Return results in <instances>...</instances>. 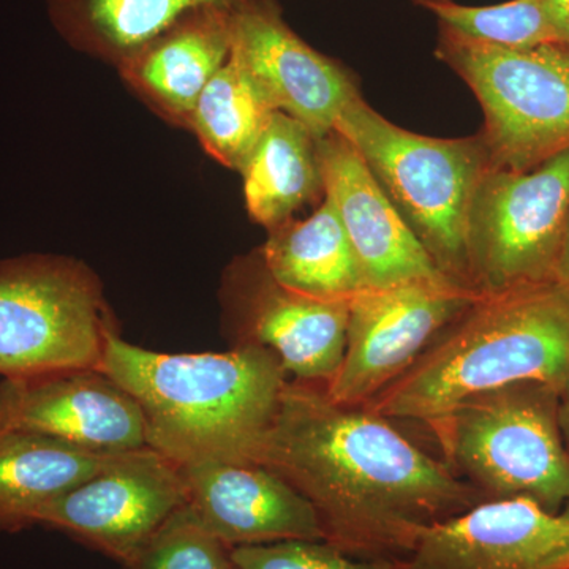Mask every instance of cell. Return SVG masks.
I'll use <instances>...</instances> for the list:
<instances>
[{"label":"cell","instance_id":"cell-3","mask_svg":"<svg viewBox=\"0 0 569 569\" xmlns=\"http://www.w3.org/2000/svg\"><path fill=\"white\" fill-rule=\"evenodd\" d=\"M569 295L557 283L481 295L417 361L366 403L387 419L429 422L473 397L520 381L563 389Z\"/></svg>","mask_w":569,"mask_h":569},{"label":"cell","instance_id":"cell-17","mask_svg":"<svg viewBox=\"0 0 569 569\" xmlns=\"http://www.w3.org/2000/svg\"><path fill=\"white\" fill-rule=\"evenodd\" d=\"M238 11L216 6L189 11L116 70L160 118L189 130L201 92L231 58Z\"/></svg>","mask_w":569,"mask_h":569},{"label":"cell","instance_id":"cell-15","mask_svg":"<svg viewBox=\"0 0 569 569\" xmlns=\"http://www.w3.org/2000/svg\"><path fill=\"white\" fill-rule=\"evenodd\" d=\"M317 149L325 197L343 224L366 290L410 282H449L355 146L335 130L317 138Z\"/></svg>","mask_w":569,"mask_h":569},{"label":"cell","instance_id":"cell-25","mask_svg":"<svg viewBox=\"0 0 569 569\" xmlns=\"http://www.w3.org/2000/svg\"><path fill=\"white\" fill-rule=\"evenodd\" d=\"M238 569H407L403 560L353 559L328 541L283 539L230 548Z\"/></svg>","mask_w":569,"mask_h":569},{"label":"cell","instance_id":"cell-28","mask_svg":"<svg viewBox=\"0 0 569 569\" xmlns=\"http://www.w3.org/2000/svg\"><path fill=\"white\" fill-rule=\"evenodd\" d=\"M559 421L565 447L569 455V373L560 395Z\"/></svg>","mask_w":569,"mask_h":569},{"label":"cell","instance_id":"cell-21","mask_svg":"<svg viewBox=\"0 0 569 569\" xmlns=\"http://www.w3.org/2000/svg\"><path fill=\"white\" fill-rule=\"evenodd\" d=\"M239 173L247 212L268 231L325 198L317 137L282 111L272 112Z\"/></svg>","mask_w":569,"mask_h":569},{"label":"cell","instance_id":"cell-29","mask_svg":"<svg viewBox=\"0 0 569 569\" xmlns=\"http://www.w3.org/2000/svg\"><path fill=\"white\" fill-rule=\"evenodd\" d=\"M417 2L421 3V2H425V0H417Z\"/></svg>","mask_w":569,"mask_h":569},{"label":"cell","instance_id":"cell-26","mask_svg":"<svg viewBox=\"0 0 569 569\" xmlns=\"http://www.w3.org/2000/svg\"><path fill=\"white\" fill-rule=\"evenodd\" d=\"M557 43L569 48V0H541Z\"/></svg>","mask_w":569,"mask_h":569},{"label":"cell","instance_id":"cell-24","mask_svg":"<svg viewBox=\"0 0 569 569\" xmlns=\"http://www.w3.org/2000/svg\"><path fill=\"white\" fill-rule=\"evenodd\" d=\"M230 548L204 529L189 505L160 527L126 569H231Z\"/></svg>","mask_w":569,"mask_h":569},{"label":"cell","instance_id":"cell-5","mask_svg":"<svg viewBox=\"0 0 569 569\" xmlns=\"http://www.w3.org/2000/svg\"><path fill=\"white\" fill-rule=\"evenodd\" d=\"M561 388L520 381L473 397L426 422L443 462L486 500L523 497L549 512L569 503Z\"/></svg>","mask_w":569,"mask_h":569},{"label":"cell","instance_id":"cell-8","mask_svg":"<svg viewBox=\"0 0 569 569\" xmlns=\"http://www.w3.org/2000/svg\"><path fill=\"white\" fill-rule=\"evenodd\" d=\"M569 217V151L527 171L490 168L468 219L471 290L556 283Z\"/></svg>","mask_w":569,"mask_h":569},{"label":"cell","instance_id":"cell-18","mask_svg":"<svg viewBox=\"0 0 569 569\" xmlns=\"http://www.w3.org/2000/svg\"><path fill=\"white\" fill-rule=\"evenodd\" d=\"M114 455L28 430H0V533L37 526L41 508L102 470Z\"/></svg>","mask_w":569,"mask_h":569},{"label":"cell","instance_id":"cell-13","mask_svg":"<svg viewBox=\"0 0 569 569\" xmlns=\"http://www.w3.org/2000/svg\"><path fill=\"white\" fill-rule=\"evenodd\" d=\"M407 569H569V503L549 512L530 498H497L432 523Z\"/></svg>","mask_w":569,"mask_h":569},{"label":"cell","instance_id":"cell-6","mask_svg":"<svg viewBox=\"0 0 569 569\" xmlns=\"http://www.w3.org/2000/svg\"><path fill=\"white\" fill-rule=\"evenodd\" d=\"M436 54L477 96L492 168L527 171L569 151L568 47L508 50L440 26Z\"/></svg>","mask_w":569,"mask_h":569},{"label":"cell","instance_id":"cell-11","mask_svg":"<svg viewBox=\"0 0 569 569\" xmlns=\"http://www.w3.org/2000/svg\"><path fill=\"white\" fill-rule=\"evenodd\" d=\"M186 503L178 463L144 447L116 452L102 470L41 508L36 523L127 565Z\"/></svg>","mask_w":569,"mask_h":569},{"label":"cell","instance_id":"cell-22","mask_svg":"<svg viewBox=\"0 0 569 569\" xmlns=\"http://www.w3.org/2000/svg\"><path fill=\"white\" fill-rule=\"evenodd\" d=\"M272 112L257 82L231 52L194 104L189 130L213 160L239 171Z\"/></svg>","mask_w":569,"mask_h":569},{"label":"cell","instance_id":"cell-4","mask_svg":"<svg viewBox=\"0 0 569 569\" xmlns=\"http://www.w3.org/2000/svg\"><path fill=\"white\" fill-rule=\"evenodd\" d=\"M336 130L355 146L441 276L473 291L468 219L479 182L492 168L481 134L433 138L410 132L373 110L361 93Z\"/></svg>","mask_w":569,"mask_h":569},{"label":"cell","instance_id":"cell-7","mask_svg":"<svg viewBox=\"0 0 569 569\" xmlns=\"http://www.w3.org/2000/svg\"><path fill=\"white\" fill-rule=\"evenodd\" d=\"M118 329L100 277L77 258L29 253L0 261V376L99 369Z\"/></svg>","mask_w":569,"mask_h":569},{"label":"cell","instance_id":"cell-20","mask_svg":"<svg viewBox=\"0 0 569 569\" xmlns=\"http://www.w3.org/2000/svg\"><path fill=\"white\" fill-rule=\"evenodd\" d=\"M258 252L277 282L310 298L350 301L366 290L343 224L326 197L307 219L293 217L269 230Z\"/></svg>","mask_w":569,"mask_h":569},{"label":"cell","instance_id":"cell-2","mask_svg":"<svg viewBox=\"0 0 569 569\" xmlns=\"http://www.w3.org/2000/svg\"><path fill=\"white\" fill-rule=\"evenodd\" d=\"M99 369L141 407L148 447L178 466L252 462L288 381L263 347L159 353L127 342L119 329L108 332Z\"/></svg>","mask_w":569,"mask_h":569},{"label":"cell","instance_id":"cell-27","mask_svg":"<svg viewBox=\"0 0 569 569\" xmlns=\"http://www.w3.org/2000/svg\"><path fill=\"white\" fill-rule=\"evenodd\" d=\"M556 283L569 295V217L556 268Z\"/></svg>","mask_w":569,"mask_h":569},{"label":"cell","instance_id":"cell-12","mask_svg":"<svg viewBox=\"0 0 569 569\" xmlns=\"http://www.w3.org/2000/svg\"><path fill=\"white\" fill-rule=\"evenodd\" d=\"M28 430L96 452L148 447L141 407L100 369L0 381V430Z\"/></svg>","mask_w":569,"mask_h":569},{"label":"cell","instance_id":"cell-16","mask_svg":"<svg viewBox=\"0 0 569 569\" xmlns=\"http://www.w3.org/2000/svg\"><path fill=\"white\" fill-rule=\"evenodd\" d=\"M179 467L187 505L227 548L283 539L325 541L316 508L260 463L197 460Z\"/></svg>","mask_w":569,"mask_h":569},{"label":"cell","instance_id":"cell-30","mask_svg":"<svg viewBox=\"0 0 569 569\" xmlns=\"http://www.w3.org/2000/svg\"><path fill=\"white\" fill-rule=\"evenodd\" d=\"M231 569H238V568H236L234 565H233V567H231Z\"/></svg>","mask_w":569,"mask_h":569},{"label":"cell","instance_id":"cell-9","mask_svg":"<svg viewBox=\"0 0 569 569\" xmlns=\"http://www.w3.org/2000/svg\"><path fill=\"white\" fill-rule=\"evenodd\" d=\"M220 301L231 347L272 351L288 380L326 387L336 377L347 348L348 301H321L283 287L258 250L224 269Z\"/></svg>","mask_w":569,"mask_h":569},{"label":"cell","instance_id":"cell-23","mask_svg":"<svg viewBox=\"0 0 569 569\" xmlns=\"http://www.w3.org/2000/svg\"><path fill=\"white\" fill-rule=\"evenodd\" d=\"M440 26L463 39L508 50L557 43L541 0H509L488 7H468L452 0H425Z\"/></svg>","mask_w":569,"mask_h":569},{"label":"cell","instance_id":"cell-1","mask_svg":"<svg viewBox=\"0 0 569 569\" xmlns=\"http://www.w3.org/2000/svg\"><path fill=\"white\" fill-rule=\"evenodd\" d=\"M316 508L325 541L356 559L406 560L419 535L486 498L391 419L332 402L325 387L288 380L254 452Z\"/></svg>","mask_w":569,"mask_h":569},{"label":"cell","instance_id":"cell-10","mask_svg":"<svg viewBox=\"0 0 569 569\" xmlns=\"http://www.w3.org/2000/svg\"><path fill=\"white\" fill-rule=\"evenodd\" d=\"M479 295L449 282L362 290L348 301L347 348L325 387L332 402L362 407L413 365Z\"/></svg>","mask_w":569,"mask_h":569},{"label":"cell","instance_id":"cell-19","mask_svg":"<svg viewBox=\"0 0 569 569\" xmlns=\"http://www.w3.org/2000/svg\"><path fill=\"white\" fill-rule=\"evenodd\" d=\"M266 0H44L54 31L71 50L118 69L153 37L200 7L244 10Z\"/></svg>","mask_w":569,"mask_h":569},{"label":"cell","instance_id":"cell-14","mask_svg":"<svg viewBox=\"0 0 569 569\" xmlns=\"http://www.w3.org/2000/svg\"><path fill=\"white\" fill-rule=\"evenodd\" d=\"M233 54L272 110L298 119L317 138L335 132L342 112L361 93L339 62L288 28L277 0L236 13Z\"/></svg>","mask_w":569,"mask_h":569}]
</instances>
